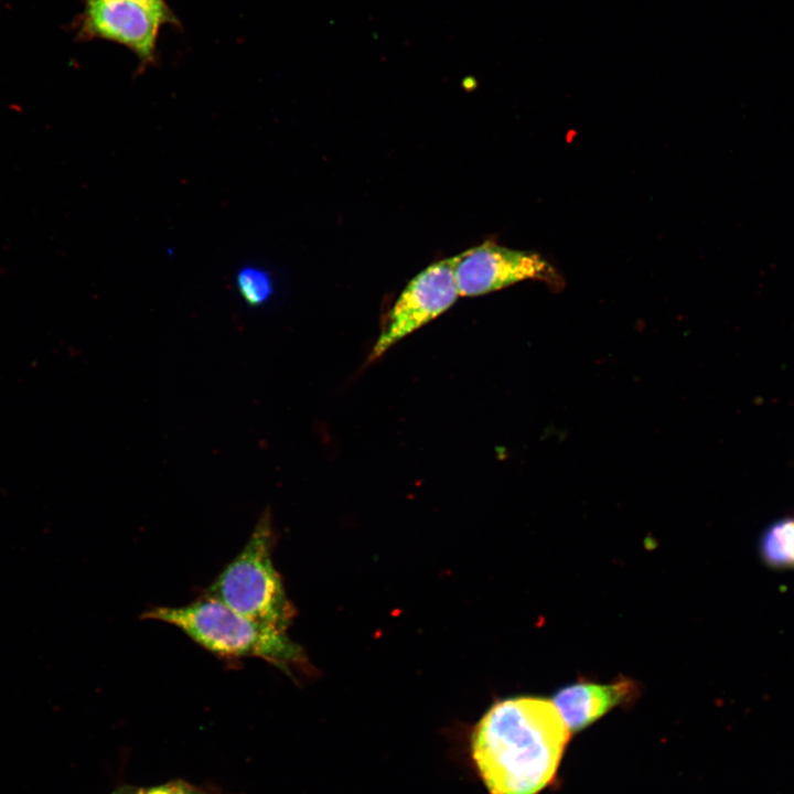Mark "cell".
I'll use <instances>...</instances> for the list:
<instances>
[{"label": "cell", "mask_w": 794, "mask_h": 794, "mask_svg": "<svg viewBox=\"0 0 794 794\" xmlns=\"http://www.w3.org/2000/svg\"><path fill=\"white\" fill-rule=\"evenodd\" d=\"M759 552L774 569H794V515L772 522L761 534Z\"/></svg>", "instance_id": "8"}, {"label": "cell", "mask_w": 794, "mask_h": 794, "mask_svg": "<svg viewBox=\"0 0 794 794\" xmlns=\"http://www.w3.org/2000/svg\"><path fill=\"white\" fill-rule=\"evenodd\" d=\"M110 794H225L211 786H198L184 780H173L153 786L124 785Z\"/></svg>", "instance_id": "10"}, {"label": "cell", "mask_w": 794, "mask_h": 794, "mask_svg": "<svg viewBox=\"0 0 794 794\" xmlns=\"http://www.w3.org/2000/svg\"><path fill=\"white\" fill-rule=\"evenodd\" d=\"M569 736L552 701L507 698L474 727L471 760L489 794H536L554 779Z\"/></svg>", "instance_id": "1"}, {"label": "cell", "mask_w": 794, "mask_h": 794, "mask_svg": "<svg viewBox=\"0 0 794 794\" xmlns=\"http://www.w3.org/2000/svg\"><path fill=\"white\" fill-rule=\"evenodd\" d=\"M455 279L461 297L497 291L526 279L561 285L555 268L539 254L485 242L455 256Z\"/></svg>", "instance_id": "5"}, {"label": "cell", "mask_w": 794, "mask_h": 794, "mask_svg": "<svg viewBox=\"0 0 794 794\" xmlns=\"http://www.w3.org/2000/svg\"><path fill=\"white\" fill-rule=\"evenodd\" d=\"M136 1L146 3V4L150 6V7H153V8L158 9V10H161V11H167V12L170 11V9H169L168 6L165 4L164 0H136Z\"/></svg>", "instance_id": "11"}, {"label": "cell", "mask_w": 794, "mask_h": 794, "mask_svg": "<svg viewBox=\"0 0 794 794\" xmlns=\"http://www.w3.org/2000/svg\"><path fill=\"white\" fill-rule=\"evenodd\" d=\"M169 22H175L171 11L136 0H86L83 29L88 35L127 46L147 65L154 60L160 26Z\"/></svg>", "instance_id": "6"}, {"label": "cell", "mask_w": 794, "mask_h": 794, "mask_svg": "<svg viewBox=\"0 0 794 794\" xmlns=\"http://www.w3.org/2000/svg\"><path fill=\"white\" fill-rule=\"evenodd\" d=\"M273 541L271 516L266 511L244 547L203 594L244 616L287 632L296 611L273 565Z\"/></svg>", "instance_id": "3"}, {"label": "cell", "mask_w": 794, "mask_h": 794, "mask_svg": "<svg viewBox=\"0 0 794 794\" xmlns=\"http://www.w3.org/2000/svg\"><path fill=\"white\" fill-rule=\"evenodd\" d=\"M455 260L454 256L433 262L409 281L375 342L371 361L380 357L395 343L443 313L455 302L460 297Z\"/></svg>", "instance_id": "4"}, {"label": "cell", "mask_w": 794, "mask_h": 794, "mask_svg": "<svg viewBox=\"0 0 794 794\" xmlns=\"http://www.w3.org/2000/svg\"><path fill=\"white\" fill-rule=\"evenodd\" d=\"M633 680L620 679L611 684L580 680L560 689L554 705L570 732L579 731L598 720L612 708L635 697Z\"/></svg>", "instance_id": "7"}, {"label": "cell", "mask_w": 794, "mask_h": 794, "mask_svg": "<svg viewBox=\"0 0 794 794\" xmlns=\"http://www.w3.org/2000/svg\"><path fill=\"white\" fill-rule=\"evenodd\" d=\"M142 619L179 629L221 658H260L288 675L307 666L302 648L287 632L244 616L204 594L185 605L152 608L142 614Z\"/></svg>", "instance_id": "2"}, {"label": "cell", "mask_w": 794, "mask_h": 794, "mask_svg": "<svg viewBox=\"0 0 794 794\" xmlns=\"http://www.w3.org/2000/svg\"><path fill=\"white\" fill-rule=\"evenodd\" d=\"M236 287L239 297L249 308L261 307L273 293L270 275L256 266H245L238 270Z\"/></svg>", "instance_id": "9"}]
</instances>
